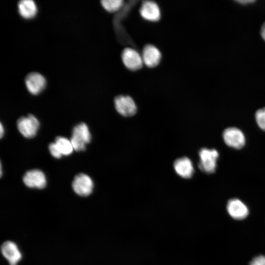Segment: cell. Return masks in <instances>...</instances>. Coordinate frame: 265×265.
<instances>
[{"label":"cell","instance_id":"obj_16","mask_svg":"<svg viewBox=\"0 0 265 265\" xmlns=\"http://www.w3.org/2000/svg\"><path fill=\"white\" fill-rule=\"evenodd\" d=\"M54 143L62 155L68 156L73 151L74 148L71 141L66 137L57 136Z\"/></svg>","mask_w":265,"mask_h":265},{"label":"cell","instance_id":"obj_13","mask_svg":"<svg viewBox=\"0 0 265 265\" xmlns=\"http://www.w3.org/2000/svg\"><path fill=\"white\" fill-rule=\"evenodd\" d=\"M142 58L143 63L148 67L153 68L159 63L161 55L157 47L152 45L148 44L143 49Z\"/></svg>","mask_w":265,"mask_h":265},{"label":"cell","instance_id":"obj_20","mask_svg":"<svg viewBox=\"0 0 265 265\" xmlns=\"http://www.w3.org/2000/svg\"><path fill=\"white\" fill-rule=\"evenodd\" d=\"M249 265H265V256L260 255L255 257Z\"/></svg>","mask_w":265,"mask_h":265},{"label":"cell","instance_id":"obj_14","mask_svg":"<svg viewBox=\"0 0 265 265\" xmlns=\"http://www.w3.org/2000/svg\"><path fill=\"white\" fill-rule=\"evenodd\" d=\"M173 167L176 173L185 179L190 178L194 173V167L191 160L187 157L177 159Z\"/></svg>","mask_w":265,"mask_h":265},{"label":"cell","instance_id":"obj_7","mask_svg":"<svg viewBox=\"0 0 265 265\" xmlns=\"http://www.w3.org/2000/svg\"><path fill=\"white\" fill-rule=\"evenodd\" d=\"M25 85L28 92L33 95H38L46 87L45 78L38 72H31L25 78Z\"/></svg>","mask_w":265,"mask_h":265},{"label":"cell","instance_id":"obj_24","mask_svg":"<svg viewBox=\"0 0 265 265\" xmlns=\"http://www.w3.org/2000/svg\"><path fill=\"white\" fill-rule=\"evenodd\" d=\"M2 176V166L1 164H0V176Z\"/></svg>","mask_w":265,"mask_h":265},{"label":"cell","instance_id":"obj_4","mask_svg":"<svg viewBox=\"0 0 265 265\" xmlns=\"http://www.w3.org/2000/svg\"><path fill=\"white\" fill-rule=\"evenodd\" d=\"M72 186L74 192L83 197L90 195L94 187V184L91 178L83 173H79L75 176Z\"/></svg>","mask_w":265,"mask_h":265},{"label":"cell","instance_id":"obj_12","mask_svg":"<svg viewBox=\"0 0 265 265\" xmlns=\"http://www.w3.org/2000/svg\"><path fill=\"white\" fill-rule=\"evenodd\" d=\"M139 12L143 18L149 21L157 22L160 18L159 8L157 3L153 1H143Z\"/></svg>","mask_w":265,"mask_h":265},{"label":"cell","instance_id":"obj_6","mask_svg":"<svg viewBox=\"0 0 265 265\" xmlns=\"http://www.w3.org/2000/svg\"><path fill=\"white\" fill-rule=\"evenodd\" d=\"M116 111L124 117L134 115L137 111L136 105L133 100L129 96L119 95L114 99Z\"/></svg>","mask_w":265,"mask_h":265},{"label":"cell","instance_id":"obj_17","mask_svg":"<svg viewBox=\"0 0 265 265\" xmlns=\"http://www.w3.org/2000/svg\"><path fill=\"white\" fill-rule=\"evenodd\" d=\"M101 2L103 7L109 12L118 11L124 4V1L122 0H105Z\"/></svg>","mask_w":265,"mask_h":265},{"label":"cell","instance_id":"obj_19","mask_svg":"<svg viewBox=\"0 0 265 265\" xmlns=\"http://www.w3.org/2000/svg\"><path fill=\"white\" fill-rule=\"evenodd\" d=\"M49 149L51 154L54 158L59 159L61 157L62 155L54 142L51 143L49 144Z\"/></svg>","mask_w":265,"mask_h":265},{"label":"cell","instance_id":"obj_5","mask_svg":"<svg viewBox=\"0 0 265 265\" xmlns=\"http://www.w3.org/2000/svg\"><path fill=\"white\" fill-rule=\"evenodd\" d=\"M225 144L233 148L239 149L245 143L244 133L239 129L236 127H229L225 129L222 134Z\"/></svg>","mask_w":265,"mask_h":265},{"label":"cell","instance_id":"obj_2","mask_svg":"<svg viewBox=\"0 0 265 265\" xmlns=\"http://www.w3.org/2000/svg\"><path fill=\"white\" fill-rule=\"evenodd\" d=\"M200 160L198 167L202 172L212 174L215 172L217 166V159L219 156L217 151L214 149L203 148L199 152Z\"/></svg>","mask_w":265,"mask_h":265},{"label":"cell","instance_id":"obj_22","mask_svg":"<svg viewBox=\"0 0 265 265\" xmlns=\"http://www.w3.org/2000/svg\"><path fill=\"white\" fill-rule=\"evenodd\" d=\"M238 2L240 3L241 4H246L255 2L254 0H237Z\"/></svg>","mask_w":265,"mask_h":265},{"label":"cell","instance_id":"obj_1","mask_svg":"<svg viewBox=\"0 0 265 265\" xmlns=\"http://www.w3.org/2000/svg\"><path fill=\"white\" fill-rule=\"evenodd\" d=\"M91 134L86 124L80 123L73 129L70 141L74 150L76 151H84L86 145L91 140Z\"/></svg>","mask_w":265,"mask_h":265},{"label":"cell","instance_id":"obj_18","mask_svg":"<svg viewBox=\"0 0 265 265\" xmlns=\"http://www.w3.org/2000/svg\"><path fill=\"white\" fill-rule=\"evenodd\" d=\"M255 119L259 128L265 131V107L260 108L256 111Z\"/></svg>","mask_w":265,"mask_h":265},{"label":"cell","instance_id":"obj_11","mask_svg":"<svg viewBox=\"0 0 265 265\" xmlns=\"http://www.w3.org/2000/svg\"><path fill=\"white\" fill-rule=\"evenodd\" d=\"M227 210L229 214L237 220L244 219L249 213L248 209L246 205L237 198L231 199L228 201Z\"/></svg>","mask_w":265,"mask_h":265},{"label":"cell","instance_id":"obj_10","mask_svg":"<svg viewBox=\"0 0 265 265\" xmlns=\"http://www.w3.org/2000/svg\"><path fill=\"white\" fill-rule=\"evenodd\" d=\"M23 181L26 186L30 188L42 189L47 184L44 173L39 169H32L27 171L23 176Z\"/></svg>","mask_w":265,"mask_h":265},{"label":"cell","instance_id":"obj_9","mask_svg":"<svg viewBox=\"0 0 265 265\" xmlns=\"http://www.w3.org/2000/svg\"><path fill=\"white\" fill-rule=\"evenodd\" d=\"M122 59L125 66L131 71L138 70L143 66L142 56L132 48H127L123 51Z\"/></svg>","mask_w":265,"mask_h":265},{"label":"cell","instance_id":"obj_23","mask_svg":"<svg viewBox=\"0 0 265 265\" xmlns=\"http://www.w3.org/2000/svg\"><path fill=\"white\" fill-rule=\"evenodd\" d=\"M0 138H2L3 135L4 131V128L1 123L0 124Z\"/></svg>","mask_w":265,"mask_h":265},{"label":"cell","instance_id":"obj_3","mask_svg":"<svg viewBox=\"0 0 265 265\" xmlns=\"http://www.w3.org/2000/svg\"><path fill=\"white\" fill-rule=\"evenodd\" d=\"M39 122L32 114L19 118L17 121V128L20 133L25 137H34L39 127Z\"/></svg>","mask_w":265,"mask_h":265},{"label":"cell","instance_id":"obj_21","mask_svg":"<svg viewBox=\"0 0 265 265\" xmlns=\"http://www.w3.org/2000/svg\"><path fill=\"white\" fill-rule=\"evenodd\" d=\"M261 34L264 40H265V22L263 24L261 27Z\"/></svg>","mask_w":265,"mask_h":265},{"label":"cell","instance_id":"obj_8","mask_svg":"<svg viewBox=\"0 0 265 265\" xmlns=\"http://www.w3.org/2000/svg\"><path fill=\"white\" fill-rule=\"evenodd\" d=\"M1 252L9 265H18L22 258V254L17 244L10 240L4 242L1 245Z\"/></svg>","mask_w":265,"mask_h":265},{"label":"cell","instance_id":"obj_15","mask_svg":"<svg viewBox=\"0 0 265 265\" xmlns=\"http://www.w3.org/2000/svg\"><path fill=\"white\" fill-rule=\"evenodd\" d=\"M18 10L21 17L25 19L34 18L37 13V6L32 0H22L18 3Z\"/></svg>","mask_w":265,"mask_h":265}]
</instances>
